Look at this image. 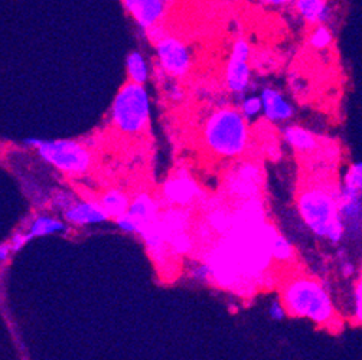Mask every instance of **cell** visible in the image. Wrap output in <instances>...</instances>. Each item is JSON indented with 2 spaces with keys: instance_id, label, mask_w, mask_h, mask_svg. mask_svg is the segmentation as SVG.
Here are the masks:
<instances>
[{
  "instance_id": "obj_32",
  "label": "cell",
  "mask_w": 362,
  "mask_h": 360,
  "mask_svg": "<svg viewBox=\"0 0 362 360\" xmlns=\"http://www.w3.org/2000/svg\"><path fill=\"white\" fill-rule=\"evenodd\" d=\"M12 246V251L13 254H16V252H19L28 242H29V238L26 235V232L22 229V231H16L13 232V235L11 236V239L8 241Z\"/></svg>"
},
{
  "instance_id": "obj_31",
  "label": "cell",
  "mask_w": 362,
  "mask_h": 360,
  "mask_svg": "<svg viewBox=\"0 0 362 360\" xmlns=\"http://www.w3.org/2000/svg\"><path fill=\"white\" fill-rule=\"evenodd\" d=\"M341 252H342L341 256L338 254V258H339V274L345 280L354 278L355 274H356V265L348 258V256L345 254L344 249H341Z\"/></svg>"
},
{
  "instance_id": "obj_1",
  "label": "cell",
  "mask_w": 362,
  "mask_h": 360,
  "mask_svg": "<svg viewBox=\"0 0 362 360\" xmlns=\"http://www.w3.org/2000/svg\"><path fill=\"white\" fill-rule=\"evenodd\" d=\"M251 126L237 105L221 104L208 112L201 127L205 152L218 160L243 159L251 149Z\"/></svg>"
},
{
  "instance_id": "obj_27",
  "label": "cell",
  "mask_w": 362,
  "mask_h": 360,
  "mask_svg": "<svg viewBox=\"0 0 362 360\" xmlns=\"http://www.w3.org/2000/svg\"><path fill=\"white\" fill-rule=\"evenodd\" d=\"M191 278L199 284H214L212 270L206 261H199L191 268Z\"/></svg>"
},
{
  "instance_id": "obj_26",
  "label": "cell",
  "mask_w": 362,
  "mask_h": 360,
  "mask_svg": "<svg viewBox=\"0 0 362 360\" xmlns=\"http://www.w3.org/2000/svg\"><path fill=\"white\" fill-rule=\"evenodd\" d=\"M115 222H116L117 228H119L122 232H124V234L139 235V236H140L141 232H143V228L140 227V224H139L134 218H132V216H130L129 213H124V215L119 216V218L115 220Z\"/></svg>"
},
{
  "instance_id": "obj_24",
  "label": "cell",
  "mask_w": 362,
  "mask_h": 360,
  "mask_svg": "<svg viewBox=\"0 0 362 360\" xmlns=\"http://www.w3.org/2000/svg\"><path fill=\"white\" fill-rule=\"evenodd\" d=\"M339 185L362 193V160L352 162L346 166Z\"/></svg>"
},
{
  "instance_id": "obj_3",
  "label": "cell",
  "mask_w": 362,
  "mask_h": 360,
  "mask_svg": "<svg viewBox=\"0 0 362 360\" xmlns=\"http://www.w3.org/2000/svg\"><path fill=\"white\" fill-rule=\"evenodd\" d=\"M296 209L306 229L317 239L338 246L346 238L339 213V185L310 184L300 189Z\"/></svg>"
},
{
  "instance_id": "obj_34",
  "label": "cell",
  "mask_w": 362,
  "mask_h": 360,
  "mask_svg": "<svg viewBox=\"0 0 362 360\" xmlns=\"http://www.w3.org/2000/svg\"><path fill=\"white\" fill-rule=\"evenodd\" d=\"M12 254H13V251H12L11 244L9 242H0V264L8 263Z\"/></svg>"
},
{
  "instance_id": "obj_7",
  "label": "cell",
  "mask_w": 362,
  "mask_h": 360,
  "mask_svg": "<svg viewBox=\"0 0 362 360\" xmlns=\"http://www.w3.org/2000/svg\"><path fill=\"white\" fill-rule=\"evenodd\" d=\"M155 45L156 71L172 80L187 78L194 68L191 47L177 35L166 33Z\"/></svg>"
},
{
  "instance_id": "obj_15",
  "label": "cell",
  "mask_w": 362,
  "mask_h": 360,
  "mask_svg": "<svg viewBox=\"0 0 362 360\" xmlns=\"http://www.w3.org/2000/svg\"><path fill=\"white\" fill-rule=\"evenodd\" d=\"M280 137L287 148L300 155H313L319 150V137L305 126L288 123L280 130Z\"/></svg>"
},
{
  "instance_id": "obj_30",
  "label": "cell",
  "mask_w": 362,
  "mask_h": 360,
  "mask_svg": "<svg viewBox=\"0 0 362 360\" xmlns=\"http://www.w3.org/2000/svg\"><path fill=\"white\" fill-rule=\"evenodd\" d=\"M267 314H269L270 320H273L276 323L283 321L288 316L280 297H274V299L270 300V303L267 306Z\"/></svg>"
},
{
  "instance_id": "obj_4",
  "label": "cell",
  "mask_w": 362,
  "mask_h": 360,
  "mask_svg": "<svg viewBox=\"0 0 362 360\" xmlns=\"http://www.w3.org/2000/svg\"><path fill=\"white\" fill-rule=\"evenodd\" d=\"M152 102L146 85L124 83L110 107V123L124 136H140L151 126Z\"/></svg>"
},
{
  "instance_id": "obj_16",
  "label": "cell",
  "mask_w": 362,
  "mask_h": 360,
  "mask_svg": "<svg viewBox=\"0 0 362 360\" xmlns=\"http://www.w3.org/2000/svg\"><path fill=\"white\" fill-rule=\"evenodd\" d=\"M127 213L140 224V227L144 231V228L158 221V218L160 216V203L151 193L141 192V193H137L130 200Z\"/></svg>"
},
{
  "instance_id": "obj_2",
  "label": "cell",
  "mask_w": 362,
  "mask_h": 360,
  "mask_svg": "<svg viewBox=\"0 0 362 360\" xmlns=\"http://www.w3.org/2000/svg\"><path fill=\"white\" fill-rule=\"evenodd\" d=\"M280 299L288 316L309 320L315 326L323 329H337L341 326L328 284L312 275L296 274L287 278L281 284Z\"/></svg>"
},
{
  "instance_id": "obj_28",
  "label": "cell",
  "mask_w": 362,
  "mask_h": 360,
  "mask_svg": "<svg viewBox=\"0 0 362 360\" xmlns=\"http://www.w3.org/2000/svg\"><path fill=\"white\" fill-rule=\"evenodd\" d=\"M352 318L356 324H362V278L356 281L352 290Z\"/></svg>"
},
{
  "instance_id": "obj_5",
  "label": "cell",
  "mask_w": 362,
  "mask_h": 360,
  "mask_svg": "<svg viewBox=\"0 0 362 360\" xmlns=\"http://www.w3.org/2000/svg\"><path fill=\"white\" fill-rule=\"evenodd\" d=\"M25 144L32 150H36L44 162L65 174L81 176L93 166L90 149L77 140H41L32 137L26 138Z\"/></svg>"
},
{
  "instance_id": "obj_6",
  "label": "cell",
  "mask_w": 362,
  "mask_h": 360,
  "mask_svg": "<svg viewBox=\"0 0 362 360\" xmlns=\"http://www.w3.org/2000/svg\"><path fill=\"white\" fill-rule=\"evenodd\" d=\"M251 59L252 51L250 42L244 38H237L230 48L223 74L226 91L237 100L256 90Z\"/></svg>"
},
{
  "instance_id": "obj_13",
  "label": "cell",
  "mask_w": 362,
  "mask_h": 360,
  "mask_svg": "<svg viewBox=\"0 0 362 360\" xmlns=\"http://www.w3.org/2000/svg\"><path fill=\"white\" fill-rule=\"evenodd\" d=\"M64 221L74 227H88L110 220L98 200H77L62 212Z\"/></svg>"
},
{
  "instance_id": "obj_17",
  "label": "cell",
  "mask_w": 362,
  "mask_h": 360,
  "mask_svg": "<svg viewBox=\"0 0 362 360\" xmlns=\"http://www.w3.org/2000/svg\"><path fill=\"white\" fill-rule=\"evenodd\" d=\"M68 229V224L65 221H59L51 215H36L32 221H29L28 227L23 229L32 241L33 238H41L47 235L62 234Z\"/></svg>"
},
{
  "instance_id": "obj_8",
  "label": "cell",
  "mask_w": 362,
  "mask_h": 360,
  "mask_svg": "<svg viewBox=\"0 0 362 360\" xmlns=\"http://www.w3.org/2000/svg\"><path fill=\"white\" fill-rule=\"evenodd\" d=\"M263 185L264 170L256 160L238 159L224 177V188L228 198L235 199L238 203L260 198Z\"/></svg>"
},
{
  "instance_id": "obj_18",
  "label": "cell",
  "mask_w": 362,
  "mask_h": 360,
  "mask_svg": "<svg viewBox=\"0 0 362 360\" xmlns=\"http://www.w3.org/2000/svg\"><path fill=\"white\" fill-rule=\"evenodd\" d=\"M127 81L146 85L151 80V65L143 52L134 49L126 58Z\"/></svg>"
},
{
  "instance_id": "obj_11",
  "label": "cell",
  "mask_w": 362,
  "mask_h": 360,
  "mask_svg": "<svg viewBox=\"0 0 362 360\" xmlns=\"http://www.w3.org/2000/svg\"><path fill=\"white\" fill-rule=\"evenodd\" d=\"M122 5L133 22L143 32H148L163 23L169 9V0H122Z\"/></svg>"
},
{
  "instance_id": "obj_35",
  "label": "cell",
  "mask_w": 362,
  "mask_h": 360,
  "mask_svg": "<svg viewBox=\"0 0 362 360\" xmlns=\"http://www.w3.org/2000/svg\"><path fill=\"white\" fill-rule=\"evenodd\" d=\"M169 2H175V0H169Z\"/></svg>"
},
{
  "instance_id": "obj_9",
  "label": "cell",
  "mask_w": 362,
  "mask_h": 360,
  "mask_svg": "<svg viewBox=\"0 0 362 360\" xmlns=\"http://www.w3.org/2000/svg\"><path fill=\"white\" fill-rule=\"evenodd\" d=\"M205 196L198 180L185 169L172 173L162 186V199L169 208L187 209Z\"/></svg>"
},
{
  "instance_id": "obj_12",
  "label": "cell",
  "mask_w": 362,
  "mask_h": 360,
  "mask_svg": "<svg viewBox=\"0 0 362 360\" xmlns=\"http://www.w3.org/2000/svg\"><path fill=\"white\" fill-rule=\"evenodd\" d=\"M339 213L346 236H362V193L339 185Z\"/></svg>"
},
{
  "instance_id": "obj_23",
  "label": "cell",
  "mask_w": 362,
  "mask_h": 360,
  "mask_svg": "<svg viewBox=\"0 0 362 360\" xmlns=\"http://www.w3.org/2000/svg\"><path fill=\"white\" fill-rule=\"evenodd\" d=\"M237 108L247 121H256L263 117V102L260 94L248 92L237 100Z\"/></svg>"
},
{
  "instance_id": "obj_19",
  "label": "cell",
  "mask_w": 362,
  "mask_h": 360,
  "mask_svg": "<svg viewBox=\"0 0 362 360\" xmlns=\"http://www.w3.org/2000/svg\"><path fill=\"white\" fill-rule=\"evenodd\" d=\"M130 200H132L130 196L119 189L107 191L98 199V202L103 206V209L105 210V213L110 216V220H116V218H119V216L127 213Z\"/></svg>"
},
{
  "instance_id": "obj_25",
  "label": "cell",
  "mask_w": 362,
  "mask_h": 360,
  "mask_svg": "<svg viewBox=\"0 0 362 360\" xmlns=\"http://www.w3.org/2000/svg\"><path fill=\"white\" fill-rule=\"evenodd\" d=\"M194 245L195 242L192 236L188 234V231L175 234L169 238V249L172 256H177V257L187 256L194 249Z\"/></svg>"
},
{
  "instance_id": "obj_22",
  "label": "cell",
  "mask_w": 362,
  "mask_h": 360,
  "mask_svg": "<svg viewBox=\"0 0 362 360\" xmlns=\"http://www.w3.org/2000/svg\"><path fill=\"white\" fill-rule=\"evenodd\" d=\"M334 41H335V33L331 25L313 26L308 36L309 47L317 52L328 51L334 45Z\"/></svg>"
},
{
  "instance_id": "obj_29",
  "label": "cell",
  "mask_w": 362,
  "mask_h": 360,
  "mask_svg": "<svg viewBox=\"0 0 362 360\" xmlns=\"http://www.w3.org/2000/svg\"><path fill=\"white\" fill-rule=\"evenodd\" d=\"M78 199L76 198L74 193L66 192V191H58L54 193L52 196V206L61 212H64L65 209H68L72 203H76Z\"/></svg>"
},
{
  "instance_id": "obj_33",
  "label": "cell",
  "mask_w": 362,
  "mask_h": 360,
  "mask_svg": "<svg viewBox=\"0 0 362 360\" xmlns=\"http://www.w3.org/2000/svg\"><path fill=\"white\" fill-rule=\"evenodd\" d=\"M259 4L267 9H273V11H281V9H287L292 8L295 0H259Z\"/></svg>"
},
{
  "instance_id": "obj_10",
  "label": "cell",
  "mask_w": 362,
  "mask_h": 360,
  "mask_svg": "<svg viewBox=\"0 0 362 360\" xmlns=\"http://www.w3.org/2000/svg\"><path fill=\"white\" fill-rule=\"evenodd\" d=\"M259 94L263 102V119L267 123L274 126L292 123L296 116V107L281 88L267 84L260 88Z\"/></svg>"
},
{
  "instance_id": "obj_14",
  "label": "cell",
  "mask_w": 362,
  "mask_h": 360,
  "mask_svg": "<svg viewBox=\"0 0 362 360\" xmlns=\"http://www.w3.org/2000/svg\"><path fill=\"white\" fill-rule=\"evenodd\" d=\"M295 15L308 26L331 25L335 9L331 0H295L292 6Z\"/></svg>"
},
{
  "instance_id": "obj_20",
  "label": "cell",
  "mask_w": 362,
  "mask_h": 360,
  "mask_svg": "<svg viewBox=\"0 0 362 360\" xmlns=\"http://www.w3.org/2000/svg\"><path fill=\"white\" fill-rule=\"evenodd\" d=\"M270 256L273 263L291 265L296 260V248L286 235L276 232L270 241Z\"/></svg>"
},
{
  "instance_id": "obj_21",
  "label": "cell",
  "mask_w": 362,
  "mask_h": 360,
  "mask_svg": "<svg viewBox=\"0 0 362 360\" xmlns=\"http://www.w3.org/2000/svg\"><path fill=\"white\" fill-rule=\"evenodd\" d=\"M206 224L212 232L224 236L234 227V210H230L221 205L212 206L206 215Z\"/></svg>"
}]
</instances>
